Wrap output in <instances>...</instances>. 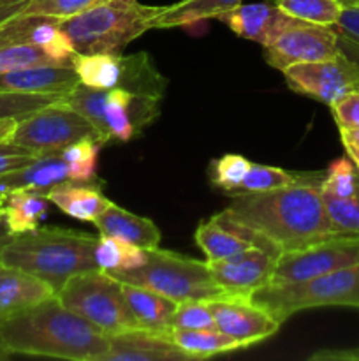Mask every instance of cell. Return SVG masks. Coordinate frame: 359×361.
Returning a JSON list of instances; mask_svg holds the SVG:
<instances>
[{"mask_svg":"<svg viewBox=\"0 0 359 361\" xmlns=\"http://www.w3.org/2000/svg\"><path fill=\"white\" fill-rule=\"evenodd\" d=\"M324 171L315 178L270 192L236 194L225 208L234 221L260 233L282 254L298 250L329 238L336 233L324 203L320 183Z\"/></svg>","mask_w":359,"mask_h":361,"instance_id":"obj_1","label":"cell"},{"mask_svg":"<svg viewBox=\"0 0 359 361\" xmlns=\"http://www.w3.org/2000/svg\"><path fill=\"white\" fill-rule=\"evenodd\" d=\"M4 345L11 355L70 361H104L109 337L67 309L58 296L4 317Z\"/></svg>","mask_w":359,"mask_h":361,"instance_id":"obj_2","label":"cell"},{"mask_svg":"<svg viewBox=\"0 0 359 361\" xmlns=\"http://www.w3.org/2000/svg\"><path fill=\"white\" fill-rule=\"evenodd\" d=\"M99 236L76 229L39 226L14 235L0 252V263L42 279L58 295L70 277L97 270L94 250Z\"/></svg>","mask_w":359,"mask_h":361,"instance_id":"obj_3","label":"cell"},{"mask_svg":"<svg viewBox=\"0 0 359 361\" xmlns=\"http://www.w3.org/2000/svg\"><path fill=\"white\" fill-rule=\"evenodd\" d=\"M162 6L139 0H99L83 13L62 20L60 27L76 53H120L151 28Z\"/></svg>","mask_w":359,"mask_h":361,"instance_id":"obj_4","label":"cell"},{"mask_svg":"<svg viewBox=\"0 0 359 361\" xmlns=\"http://www.w3.org/2000/svg\"><path fill=\"white\" fill-rule=\"evenodd\" d=\"M109 275L120 282L150 289L176 303L211 302L227 296L211 277L208 261L192 259L158 247L148 250V259L141 268Z\"/></svg>","mask_w":359,"mask_h":361,"instance_id":"obj_5","label":"cell"},{"mask_svg":"<svg viewBox=\"0 0 359 361\" xmlns=\"http://www.w3.org/2000/svg\"><path fill=\"white\" fill-rule=\"evenodd\" d=\"M250 300L270 312L278 323H284L301 310L319 307L359 309V264L305 281L267 284L257 289Z\"/></svg>","mask_w":359,"mask_h":361,"instance_id":"obj_6","label":"cell"},{"mask_svg":"<svg viewBox=\"0 0 359 361\" xmlns=\"http://www.w3.org/2000/svg\"><path fill=\"white\" fill-rule=\"evenodd\" d=\"M58 300L108 337L134 330L123 298L122 282L108 271L90 270L70 277L58 291Z\"/></svg>","mask_w":359,"mask_h":361,"instance_id":"obj_7","label":"cell"},{"mask_svg":"<svg viewBox=\"0 0 359 361\" xmlns=\"http://www.w3.org/2000/svg\"><path fill=\"white\" fill-rule=\"evenodd\" d=\"M81 83L102 90L123 88L137 95L164 97L168 80L148 53H76L70 62Z\"/></svg>","mask_w":359,"mask_h":361,"instance_id":"obj_8","label":"cell"},{"mask_svg":"<svg viewBox=\"0 0 359 361\" xmlns=\"http://www.w3.org/2000/svg\"><path fill=\"white\" fill-rule=\"evenodd\" d=\"M84 137L99 140L97 130L83 115L60 99L18 120L9 140L27 148L35 157H46L60 155L67 147Z\"/></svg>","mask_w":359,"mask_h":361,"instance_id":"obj_9","label":"cell"},{"mask_svg":"<svg viewBox=\"0 0 359 361\" xmlns=\"http://www.w3.org/2000/svg\"><path fill=\"white\" fill-rule=\"evenodd\" d=\"M359 264V233H341L278 257L270 284L298 282Z\"/></svg>","mask_w":359,"mask_h":361,"instance_id":"obj_10","label":"cell"},{"mask_svg":"<svg viewBox=\"0 0 359 361\" xmlns=\"http://www.w3.org/2000/svg\"><path fill=\"white\" fill-rule=\"evenodd\" d=\"M340 53V37L334 27L301 20L282 32L271 44L264 46V60L278 71L296 63L331 60Z\"/></svg>","mask_w":359,"mask_h":361,"instance_id":"obj_11","label":"cell"},{"mask_svg":"<svg viewBox=\"0 0 359 361\" xmlns=\"http://www.w3.org/2000/svg\"><path fill=\"white\" fill-rule=\"evenodd\" d=\"M285 83L296 94L331 106L341 95L359 88V63L345 53L331 60L296 63L282 71Z\"/></svg>","mask_w":359,"mask_h":361,"instance_id":"obj_12","label":"cell"},{"mask_svg":"<svg viewBox=\"0 0 359 361\" xmlns=\"http://www.w3.org/2000/svg\"><path fill=\"white\" fill-rule=\"evenodd\" d=\"M194 240L204 252L208 263L225 259V257H231L243 250L252 249V247H259V249L282 256V250L271 240L246 228L241 222L234 221L225 210L199 222L196 233H194Z\"/></svg>","mask_w":359,"mask_h":361,"instance_id":"obj_13","label":"cell"},{"mask_svg":"<svg viewBox=\"0 0 359 361\" xmlns=\"http://www.w3.org/2000/svg\"><path fill=\"white\" fill-rule=\"evenodd\" d=\"M210 307L217 330L239 342L243 349L273 337L282 326V323L250 298L225 296L211 300Z\"/></svg>","mask_w":359,"mask_h":361,"instance_id":"obj_14","label":"cell"},{"mask_svg":"<svg viewBox=\"0 0 359 361\" xmlns=\"http://www.w3.org/2000/svg\"><path fill=\"white\" fill-rule=\"evenodd\" d=\"M62 20L41 14L20 13L0 25V48L30 44L44 49L56 63L70 66L76 49L60 27Z\"/></svg>","mask_w":359,"mask_h":361,"instance_id":"obj_15","label":"cell"},{"mask_svg":"<svg viewBox=\"0 0 359 361\" xmlns=\"http://www.w3.org/2000/svg\"><path fill=\"white\" fill-rule=\"evenodd\" d=\"M278 257L280 256L270 250L252 247L231 257L208 264H210L211 277L227 293V296L250 298L257 289L270 284Z\"/></svg>","mask_w":359,"mask_h":361,"instance_id":"obj_16","label":"cell"},{"mask_svg":"<svg viewBox=\"0 0 359 361\" xmlns=\"http://www.w3.org/2000/svg\"><path fill=\"white\" fill-rule=\"evenodd\" d=\"M160 97L137 95L123 88H113L106 94L104 118L109 137L116 141L134 140L146 126L153 123L160 113Z\"/></svg>","mask_w":359,"mask_h":361,"instance_id":"obj_17","label":"cell"},{"mask_svg":"<svg viewBox=\"0 0 359 361\" xmlns=\"http://www.w3.org/2000/svg\"><path fill=\"white\" fill-rule=\"evenodd\" d=\"M215 20H220L222 23L227 25L239 37L267 46L282 32L294 25L298 18L289 16L287 13L278 9L273 2H256L239 4V6L218 14Z\"/></svg>","mask_w":359,"mask_h":361,"instance_id":"obj_18","label":"cell"},{"mask_svg":"<svg viewBox=\"0 0 359 361\" xmlns=\"http://www.w3.org/2000/svg\"><path fill=\"white\" fill-rule=\"evenodd\" d=\"M80 83L73 66H34L0 74V92L63 97Z\"/></svg>","mask_w":359,"mask_h":361,"instance_id":"obj_19","label":"cell"},{"mask_svg":"<svg viewBox=\"0 0 359 361\" xmlns=\"http://www.w3.org/2000/svg\"><path fill=\"white\" fill-rule=\"evenodd\" d=\"M122 291L134 330L171 341L172 317H175L178 303L150 289L127 284V282H122Z\"/></svg>","mask_w":359,"mask_h":361,"instance_id":"obj_20","label":"cell"},{"mask_svg":"<svg viewBox=\"0 0 359 361\" xmlns=\"http://www.w3.org/2000/svg\"><path fill=\"white\" fill-rule=\"evenodd\" d=\"M175 342L157 335L130 330L109 337V353L104 361H189Z\"/></svg>","mask_w":359,"mask_h":361,"instance_id":"obj_21","label":"cell"},{"mask_svg":"<svg viewBox=\"0 0 359 361\" xmlns=\"http://www.w3.org/2000/svg\"><path fill=\"white\" fill-rule=\"evenodd\" d=\"M56 296L51 286L20 268L0 263V316L7 317Z\"/></svg>","mask_w":359,"mask_h":361,"instance_id":"obj_22","label":"cell"},{"mask_svg":"<svg viewBox=\"0 0 359 361\" xmlns=\"http://www.w3.org/2000/svg\"><path fill=\"white\" fill-rule=\"evenodd\" d=\"M94 224L101 235L115 236L141 249L151 250L160 245L162 233L151 219L132 214L115 203L109 204L108 210Z\"/></svg>","mask_w":359,"mask_h":361,"instance_id":"obj_23","label":"cell"},{"mask_svg":"<svg viewBox=\"0 0 359 361\" xmlns=\"http://www.w3.org/2000/svg\"><path fill=\"white\" fill-rule=\"evenodd\" d=\"M63 183H73L67 171V164L60 155H46L37 157L30 164L9 173V175L0 176V192L13 189L30 190L46 196L49 190L63 185Z\"/></svg>","mask_w":359,"mask_h":361,"instance_id":"obj_24","label":"cell"},{"mask_svg":"<svg viewBox=\"0 0 359 361\" xmlns=\"http://www.w3.org/2000/svg\"><path fill=\"white\" fill-rule=\"evenodd\" d=\"M102 183H63L46 194V200L60 212L81 222L94 224L113 201L102 194Z\"/></svg>","mask_w":359,"mask_h":361,"instance_id":"obj_25","label":"cell"},{"mask_svg":"<svg viewBox=\"0 0 359 361\" xmlns=\"http://www.w3.org/2000/svg\"><path fill=\"white\" fill-rule=\"evenodd\" d=\"M46 196L23 189L0 192V217L6 222L11 235H23L41 226L48 215Z\"/></svg>","mask_w":359,"mask_h":361,"instance_id":"obj_26","label":"cell"},{"mask_svg":"<svg viewBox=\"0 0 359 361\" xmlns=\"http://www.w3.org/2000/svg\"><path fill=\"white\" fill-rule=\"evenodd\" d=\"M243 4V0H182L164 6L151 23V28L189 27L197 21L217 18L218 14Z\"/></svg>","mask_w":359,"mask_h":361,"instance_id":"obj_27","label":"cell"},{"mask_svg":"<svg viewBox=\"0 0 359 361\" xmlns=\"http://www.w3.org/2000/svg\"><path fill=\"white\" fill-rule=\"evenodd\" d=\"M171 341L190 360H204L224 353L243 349L239 342L222 334L217 328L210 330H172Z\"/></svg>","mask_w":359,"mask_h":361,"instance_id":"obj_28","label":"cell"},{"mask_svg":"<svg viewBox=\"0 0 359 361\" xmlns=\"http://www.w3.org/2000/svg\"><path fill=\"white\" fill-rule=\"evenodd\" d=\"M94 256L99 270L116 274V271H129L143 267L148 259V250L115 236L101 235Z\"/></svg>","mask_w":359,"mask_h":361,"instance_id":"obj_29","label":"cell"},{"mask_svg":"<svg viewBox=\"0 0 359 361\" xmlns=\"http://www.w3.org/2000/svg\"><path fill=\"white\" fill-rule=\"evenodd\" d=\"M319 173H296L287 171V169L275 168L267 164H253L250 166L248 173L239 183L234 192L227 194L229 197L236 194H256V192H270V190L285 189V187L298 185V183L308 182L315 178Z\"/></svg>","mask_w":359,"mask_h":361,"instance_id":"obj_30","label":"cell"},{"mask_svg":"<svg viewBox=\"0 0 359 361\" xmlns=\"http://www.w3.org/2000/svg\"><path fill=\"white\" fill-rule=\"evenodd\" d=\"M106 94H108V90L88 87V85L81 83L80 81V83H77L69 94L63 95L62 99L69 108H73L74 111L83 115L84 118L94 126V129L97 130L99 141H101L102 145L111 141L108 126H106V118H104Z\"/></svg>","mask_w":359,"mask_h":361,"instance_id":"obj_31","label":"cell"},{"mask_svg":"<svg viewBox=\"0 0 359 361\" xmlns=\"http://www.w3.org/2000/svg\"><path fill=\"white\" fill-rule=\"evenodd\" d=\"M102 143L95 137L76 141L62 152L73 183L97 182V162Z\"/></svg>","mask_w":359,"mask_h":361,"instance_id":"obj_32","label":"cell"},{"mask_svg":"<svg viewBox=\"0 0 359 361\" xmlns=\"http://www.w3.org/2000/svg\"><path fill=\"white\" fill-rule=\"evenodd\" d=\"M289 16L315 25L334 27L340 18L341 6L338 0H271Z\"/></svg>","mask_w":359,"mask_h":361,"instance_id":"obj_33","label":"cell"},{"mask_svg":"<svg viewBox=\"0 0 359 361\" xmlns=\"http://www.w3.org/2000/svg\"><path fill=\"white\" fill-rule=\"evenodd\" d=\"M327 214L336 233H359V178L344 197L324 196Z\"/></svg>","mask_w":359,"mask_h":361,"instance_id":"obj_34","label":"cell"},{"mask_svg":"<svg viewBox=\"0 0 359 361\" xmlns=\"http://www.w3.org/2000/svg\"><path fill=\"white\" fill-rule=\"evenodd\" d=\"M252 162L238 154H225L215 159L210 166V180L215 187L224 190V194L234 192L248 173Z\"/></svg>","mask_w":359,"mask_h":361,"instance_id":"obj_35","label":"cell"},{"mask_svg":"<svg viewBox=\"0 0 359 361\" xmlns=\"http://www.w3.org/2000/svg\"><path fill=\"white\" fill-rule=\"evenodd\" d=\"M34 66H62V63H56L39 46L20 44L0 48V74Z\"/></svg>","mask_w":359,"mask_h":361,"instance_id":"obj_36","label":"cell"},{"mask_svg":"<svg viewBox=\"0 0 359 361\" xmlns=\"http://www.w3.org/2000/svg\"><path fill=\"white\" fill-rule=\"evenodd\" d=\"M60 95H30L0 92V120L2 118H23L44 106L60 101Z\"/></svg>","mask_w":359,"mask_h":361,"instance_id":"obj_37","label":"cell"},{"mask_svg":"<svg viewBox=\"0 0 359 361\" xmlns=\"http://www.w3.org/2000/svg\"><path fill=\"white\" fill-rule=\"evenodd\" d=\"M215 326V317L210 302H183L176 307L172 317V330H210Z\"/></svg>","mask_w":359,"mask_h":361,"instance_id":"obj_38","label":"cell"},{"mask_svg":"<svg viewBox=\"0 0 359 361\" xmlns=\"http://www.w3.org/2000/svg\"><path fill=\"white\" fill-rule=\"evenodd\" d=\"M334 30L340 37L341 53L359 63V4L341 9Z\"/></svg>","mask_w":359,"mask_h":361,"instance_id":"obj_39","label":"cell"},{"mask_svg":"<svg viewBox=\"0 0 359 361\" xmlns=\"http://www.w3.org/2000/svg\"><path fill=\"white\" fill-rule=\"evenodd\" d=\"M97 2L99 0H30L23 13L67 20L83 13Z\"/></svg>","mask_w":359,"mask_h":361,"instance_id":"obj_40","label":"cell"},{"mask_svg":"<svg viewBox=\"0 0 359 361\" xmlns=\"http://www.w3.org/2000/svg\"><path fill=\"white\" fill-rule=\"evenodd\" d=\"M329 108L338 129H359V88L341 95Z\"/></svg>","mask_w":359,"mask_h":361,"instance_id":"obj_41","label":"cell"},{"mask_svg":"<svg viewBox=\"0 0 359 361\" xmlns=\"http://www.w3.org/2000/svg\"><path fill=\"white\" fill-rule=\"evenodd\" d=\"M37 157L32 152L13 143L11 140L0 141V176L9 175V173L16 171V169L30 164Z\"/></svg>","mask_w":359,"mask_h":361,"instance_id":"obj_42","label":"cell"},{"mask_svg":"<svg viewBox=\"0 0 359 361\" xmlns=\"http://www.w3.org/2000/svg\"><path fill=\"white\" fill-rule=\"evenodd\" d=\"M340 140L347 152V157L359 168V129L340 130Z\"/></svg>","mask_w":359,"mask_h":361,"instance_id":"obj_43","label":"cell"},{"mask_svg":"<svg viewBox=\"0 0 359 361\" xmlns=\"http://www.w3.org/2000/svg\"><path fill=\"white\" fill-rule=\"evenodd\" d=\"M30 0H0V25L23 13Z\"/></svg>","mask_w":359,"mask_h":361,"instance_id":"obj_44","label":"cell"},{"mask_svg":"<svg viewBox=\"0 0 359 361\" xmlns=\"http://www.w3.org/2000/svg\"><path fill=\"white\" fill-rule=\"evenodd\" d=\"M313 358L359 361V349H352V351H324V353H317V355L313 356Z\"/></svg>","mask_w":359,"mask_h":361,"instance_id":"obj_45","label":"cell"},{"mask_svg":"<svg viewBox=\"0 0 359 361\" xmlns=\"http://www.w3.org/2000/svg\"><path fill=\"white\" fill-rule=\"evenodd\" d=\"M16 123H18L16 118H2V120H0V141L9 140L11 134H13L14 129H16Z\"/></svg>","mask_w":359,"mask_h":361,"instance_id":"obj_46","label":"cell"},{"mask_svg":"<svg viewBox=\"0 0 359 361\" xmlns=\"http://www.w3.org/2000/svg\"><path fill=\"white\" fill-rule=\"evenodd\" d=\"M11 238H13V235H11V231L7 229L6 222H4L2 217H0V252H2L4 245H6Z\"/></svg>","mask_w":359,"mask_h":361,"instance_id":"obj_47","label":"cell"},{"mask_svg":"<svg viewBox=\"0 0 359 361\" xmlns=\"http://www.w3.org/2000/svg\"><path fill=\"white\" fill-rule=\"evenodd\" d=\"M2 321H4V317L0 316V326H2ZM9 356H11V351H7V348L4 345L2 334H0V360H6V358H9Z\"/></svg>","mask_w":359,"mask_h":361,"instance_id":"obj_48","label":"cell"},{"mask_svg":"<svg viewBox=\"0 0 359 361\" xmlns=\"http://www.w3.org/2000/svg\"><path fill=\"white\" fill-rule=\"evenodd\" d=\"M338 2H340L344 7H348V6H358L359 0H338Z\"/></svg>","mask_w":359,"mask_h":361,"instance_id":"obj_49","label":"cell"}]
</instances>
